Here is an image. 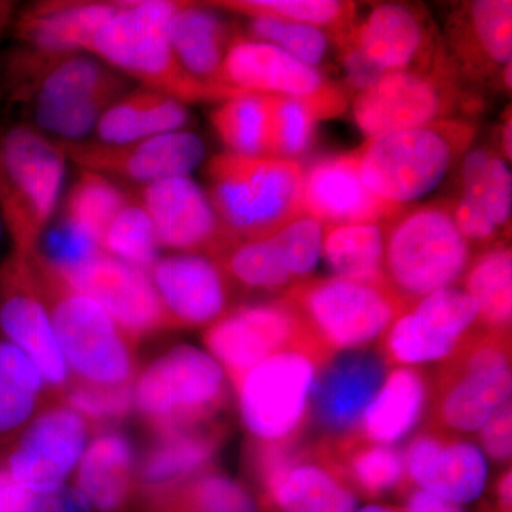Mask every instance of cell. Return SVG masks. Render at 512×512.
<instances>
[{"mask_svg": "<svg viewBox=\"0 0 512 512\" xmlns=\"http://www.w3.org/2000/svg\"><path fill=\"white\" fill-rule=\"evenodd\" d=\"M177 2L126 0L94 35L87 55L136 79L144 89L167 94L181 103L227 100L234 90L200 82L185 72L171 46L170 22Z\"/></svg>", "mask_w": 512, "mask_h": 512, "instance_id": "1", "label": "cell"}, {"mask_svg": "<svg viewBox=\"0 0 512 512\" xmlns=\"http://www.w3.org/2000/svg\"><path fill=\"white\" fill-rule=\"evenodd\" d=\"M208 197L234 241L272 237L303 217L298 160L222 153L207 165Z\"/></svg>", "mask_w": 512, "mask_h": 512, "instance_id": "2", "label": "cell"}, {"mask_svg": "<svg viewBox=\"0 0 512 512\" xmlns=\"http://www.w3.org/2000/svg\"><path fill=\"white\" fill-rule=\"evenodd\" d=\"M67 157L59 141L0 119V217L16 254H35L59 204Z\"/></svg>", "mask_w": 512, "mask_h": 512, "instance_id": "3", "label": "cell"}, {"mask_svg": "<svg viewBox=\"0 0 512 512\" xmlns=\"http://www.w3.org/2000/svg\"><path fill=\"white\" fill-rule=\"evenodd\" d=\"M28 258L67 367L80 382L130 384L136 360L123 330L100 305L74 289L52 262L37 252Z\"/></svg>", "mask_w": 512, "mask_h": 512, "instance_id": "4", "label": "cell"}, {"mask_svg": "<svg viewBox=\"0 0 512 512\" xmlns=\"http://www.w3.org/2000/svg\"><path fill=\"white\" fill-rule=\"evenodd\" d=\"M474 136L470 121L446 119L370 138L355 153L360 177L377 197L404 207L439 187Z\"/></svg>", "mask_w": 512, "mask_h": 512, "instance_id": "5", "label": "cell"}, {"mask_svg": "<svg viewBox=\"0 0 512 512\" xmlns=\"http://www.w3.org/2000/svg\"><path fill=\"white\" fill-rule=\"evenodd\" d=\"M473 262L448 204H431L387 224L386 285L407 306L454 286Z\"/></svg>", "mask_w": 512, "mask_h": 512, "instance_id": "6", "label": "cell"}, {"mask_svg": "<svg viewBox=\"0 0 512 512\" xmlns=\"http://www.w3.org/2000/svg\"><path fill=\"white\" fill-rule=\"evenodd\" d=\"M285 299L329 357L366 348L409 309L387 286L339 278L298 282Z\"/></svg>", "mask_w": 512, "mask_h": 512, "instance_id": "7", "label": "cell"}, {"mask_svg": "<svg viewBox=\"0 0 512 512\" xmlns=\"http://www.w3.org/2000/svg\"><path fill=\"white\" fill-rule=\"evenodd\" d=\"M227 379L210 353L174 346L138 376L134 407L156 434L210 423L227 400Z\"/></svg>", "mask_w": 512, "mask_h": 512, "instance_id": "8", "label": "cell"}, {"mask_svg": "<svg viewBox=\"0 0 512 512\" xmlns=\"http://www.w3.org/2000/svg\"><path fill=\"white\" fill-rule=\"evenodd\" d=\"M128 79L87 53L53 52L20 45L0 56V113H19L37 104L106 96L120 99Z\"/></svg>", "mask_w": 512, "mask_h": 512, "instance_id": "9", "label": "cell"}, {"mask_svg": "<svg viewBox=\"0 0 512 512\" xmlns=\"http://www.w3.org/2000/svg\"><path fill=\"white\" fill-rule=\"evenodd\" d=\"M328 357L312 348H291L268 357L235 387L239 414L252 439H296L309 417L313 387Z\"/></svg>", "mask_w": 512, "mask_h": 512, "instance_id": "10", "label": "cell"}, {"mask_svg": "<svg viewBox=\"0 0 512 512\" xmlns=\"http://www.w3.org/2000/svg\"><path fill=\"white\" fill-rule=\"evenodd\" d=\"M511 392L507 333H471L441 370L434 412L443 429L477 433L511 403Z\"/></svg>", "mask_w": 512, "mask_h": 512, "instance_id": "11", "label": "cell"}, {"mask_svg": "<svg viewBox=\"0 0 512 512\" xmlns=\"http://www.w3.org/2000/svg\"><path fill=\"white\" fill-rule=\"evenodd\" d=\"M457 99L453 64L440 56L429 69L384 74L369 89L357 93L353 114L370 140L446 120Z\"/></svg>", "mask_w": 512, "mask_h": 512, "instance_id": "12", "label": "cell"}, {"mask_svg": "<svg viewBox=\"0 0 512 512\" xmlns=\"http://www.w3.org/2000/svg\"><path fill=\"white\" fill-rule=\"evenodd\" d=\"M204 343L234 387L252 367L286 349L306 346L329 359L309 338L301 319L285 298L249 303L225 313L205 330Z\"/></svg>", "mask_w": 512, "mask_h": 512, "instance_id": "13", "label": "cell"}, {"mask_svg": "<svg viewBox=\"0 0 512 512\" xmlns=\"http://www.w3.org/2000/svg\"><path fill=\"white\" fill-rule=\"evenodd\" d=\"M220 83L237 93L292 97L311 104L320 119L346 109V94L330 83L318 67L256 39L237 37L222 64Z\"/></svg>", "mask_w": 512, "mask_h": 512, "instance_id": "14", "label": "cell"}, {"mask_svg": "<svg viewBox=\"0 0 512 512\" xmlns=\"http://www.w3.org/2000/svg\"><path fill=\"white\" fill-rule=\"evenodd\" d=\"M0 330L42 373L47 386L66 389L69 367L28 256L12 252L0 266Z\"/></svg>", "mask_w": 512, "mask_h": 512, "instance_id": "15", "label": "cell"}, {"mask_svg": "<svg viewBox=\"0 0 512 512\" xmlns=\"http://www.w3.org/2000/svg\"><path fill=\"white\" fill-rule=\"evenodd\" d=\"M62 272L74 289L107 312L131 342L171 328L148 272L103 251Z\"/></svg>", "mask_w": 512, "mask_h": 512, "instance_id": "16", "label": "cell"}, {"mask_svg": "<svg viewBox=\"0 0 512 512\" xmlns=\"http://www.w3.org/2000/svg\"><path fill=\"white\" fill-rule=\"evenodd\" d=\"M59 144L67 160L79 165L80 170L144 185L190 175L205 156L204 141L185 130L123 144L99 140L59 141Z\"/></svg>", "mask_w": 512, "mask_h": 512, "instance_id": "17", "label": "cell"}, {"mask_svg": "<svg viewBox=\"0 0 512 512\" xmlns=\"http://www.w3.org/2000/svg\"><path fill=\"white\" fill-rule=\"evenodd\" d=\"M141 202L158 247L214 258L232 241L207 192L188 175L144 185Z\"/></svg>", "mask_w": 512, "mask_h": 512, "instance_id": "18", "label": "cell"}, {"mask_svg": "<svg viewBox=\"0 0 512 512\" xmlns=\"http://www.w3.org/2000/svg\"><path fill=\"white\" fill-rule=\"evenodd\" d=\"M403 211L366 187L356 154L322 158L303 178V212L323 227L389 224Z\"/></svg>", "mask_w": 512, "mask_h": 512, "instance_id": "19", "label": "cell"}, {"mask_svg": "<svg viewBox=\"0 0 512 512\" xmlns=\"http://www.w3.org/2000/svg\"><path fill=\"white\" fill-rule=\"evenodd\" d=\"M89 424L74 410H43L20 434L8 457L9 476L20 484H63L86 450Z\"/></svg>", "mask_w": 512, "mask_h": 512, "instance_id": "20", "label": "cell"}, {"mask_svg": "<svg viewBox=\"0 0 512 512\" xmlns=\"http://www.w3.org/2000/svg\"><path fill=\"white\" fill-rule=\"evenodd\" d=\"M173 326H211L228 312L229 279L222 266L204 254L158 258L148 272Z\"/></svg>", "mask_w": 512, "mask_h": 512, "instance_id": "21", "label": "cell"}, {"mask_svg": "<svg viewBox=\"0 0 512 512\" xmlns=\"http://www.w3.org/2000/svg\"><path fill=\"white\" fill-rule=\"evenodd\" d=\"M414 488L464 507L478 500L488 480V461L471 441L439 430L417 434L403 453Z\"/></svg>", "mask_w": 512, "mask_h": 512, "instance_id": "22", "label": "cell"}, {"mask_svg": "<svg viewBox=\"0 0 512 512\" xmlns=\"http://www.w3.org/2000/svg\"><path fill=\"white\" fill-rule=\"evenodd\" d=\"M386 366L383 356L365 349L330 357L313 387L309 416L338 440L352 436L382 386Z\"/></svg>", "mask_w": 512, "mask_h": 512, "instance_id": "23", "label": "cell"}, {"mask_svg": "<svg viewBox=\"0 0 512 512\" xmlns=\"http://www.w3.org/2000/svg\"><path fill=\"white\" fill-rule=\"evenodd\" d=\"M356 47L380 72L429 69L436 62L427 20L402 3H383L353 23L338 43Z\"/></svg>", "mask_w": 512, "mask_h": 512, "instance_id": "24", "label": "cell"}, {"mask_svg": "<svg viewBox=\"0 0 512 512\" xmlns=\"http://www.w3.org/2000/svg\"><path fill=\"white\" fill-rule=\"evenodd\" d=\"M121 2L56 0L20 10L12 28L20 45L53 52L87 53L97 30L109 22Z\"/></svg>", "mask_w": 512, "mask_h": 512, "instance_id": "25", "label": "cell"}, {"mask_svg": "<svg viewBox=\"0 0 512 512\" xmlns=\"http://www.w3.org/2000/svg\"><path fill=\"white\" fill-rule=\"evenodd\" d=\"M137 458L126 434L104 430L84 450L76 473V490L92 512H128L140 497Z\"/></svg>", "mask_w": 512, "mask_h": 512, "instance_id": "26", "label": "cell"}, {"mask_svg": "<svg viewBox=\"0 0 512 512\" xmlns=\"http://www.w3.org/2000/svg\"><path fill=\"white\" fill-rule=\"evenodd\" d=\"M224 430L205 423L157 433L137 464V481L143 497L170 490L175 485L210 470L220 451Z\"/></svg>", "mask_w": 512, "mask_h": 512, "instance_id": "27", "label": "cell"}, {"mask_svg": "<svg viewBox=\"0 0 512 512\" xmlns=\"http://www.w3.org/2000/svg\"><path fill=\"white\" fill-rule=\"evenodd\" d=\"M429 397V382L421 370L396 367L384 377L363 414L357 429L360 439L384 446L399 443L423 419Z\"/></svg>", "mask_w": 512, "mask_h": 512, "instance_id": "28", "label": "cell"}, {"mask_svg": "<svg viewBox=\"0 0 512 512\" xmlns=\"http://www.w3.org/2000/svg\"><path fill=\"white\" fill-rule=\"evenodd\" d=\"M237 37L212 6L177 2L170 22L171 46L185 72L200 82L224 87L222 64Z\"/></svg>", "mask_w": 512, "mask_h": 512, "instance_id": "29", "label": "cell"}, {"mask_svg": "<svg viewBox=\"0 0 512 512\" xmlns=\"http://www.w3.org/2000/svg\"><path fill=\"white\" fill-rule=\"evenodd\" d=\"M454 47L470 76L485 77L511 66L512 3L477 0L468 3L454 25Z\"/></svg>", "mask_w": 512, "mask_h": 512, "instance_id": "30", "label": "cell"}, {"mask_svg": "<svg viewBox=\"0 0 512 512\" xmlns=\"http://www.w3.org/2000/svg\"><path fill=\"white\" fill-rule=\"evenodd\" d=\"M188 123L187 104L143 87L111 104L96 133L101 143L123 144L183 131Z\"/></svg>", "mask_w": 512, "mask_h": 512, "instance_id": "31", "label": "cell"}, {"mask_svg": "<svg viewBox=\"0 0 512 512\" xmlns=\"http://www.w3.org/2000/svg\"><path fill=\"white\" fill-rule=\"evenodd\" d=\"M269 512H355L357 497L328 458H299L269 503Z\"/></svg>", "mask_w": 512, "mask_h": 512, "instance_id": "32", "label": "cell"}, {"mask_svg": "<svg viewBox=\"0 0 512 512\" xmlns=\"http://www.w3.org/2000/svg\"><path fill=\"white\" fill-rule=\"evenodd\" d=\"M386 235L387 224L325 227L322 256L335 278L387 286L384 274Z\"/></svg>", "mask_w": 512, "mask_h": 512, "instance_id": "33", "label": "cell"}, {"mask_svg": "<svg viewBox=\"0 0 512 512\" xmlns=\"http://www.w3.org/2000/svg\"><path fill=\"white\" fill-rule=\"evenodd\" d=\"M274 96L242 93L222 101L211 113V124L228 153L274 157L272 148Z\"/></svg>", "mask_w": 512, "mask_h": 512, "instance_id": "34", "label": "cell"}, {"mask_svg": "<svg viewBox=\"0 0 512 512\" xmlns=\"http://www.w3.org/2000/svg\"><path fill=\"white\" fill-rule=\"evenodd\" d=\"M141 512H261L237 480L207 470L170 490L143 497Z\"/></svg>", "mask_w": 512, "mask_h": 512, "instance_id": "35", "label": "cell"}, {"mask_svg": "<svg viewBox=\"0 0 512 512\" xmlns=\"http://www.w3.org/2000/svg\"><path fill=\"white\" fill-rule=\"evenodd\" d=\"M130 198L111 178L80 170L64 201V228L101 249L107 228Z\"/></svg>", "mask_w": 512, "mask_h": 512, "instance_id": "36", "label": "cell"}, {"mask_svg": "<svg viewBox=\"0 0 512 512\" xmlns=\"http://www.w3.org/2000/svg\"><path fill=\"white\" fill-rule=\"evenodd\" d=\"M339 440L329 460L360 493L380 497L402 487L407 474L399 448L357 440L356 434Z\"/></svg>", "mask_w": 512, "mask_h": 512, "instance_id": "37", "label": "cell"}, {"mask_svg": "<svg viewBox=\"0 0 512 512\" xmlns=\"http://www.w3.org/2000/svg\"><path fill=\"white\" fill-rule=\"evenodd\" d=\"M464 291L477 303L478 325L487 332L507 333L512 318L511 249L497 245L471 262Z\"/></svg>", "mask_w": 512, "mask_h": 512, "instance_id": "38", "label": "cell"}, {"mask_svg": "<svg viewBox=\"0 0 512 512\" xmlns=\"http://www.w3.org/2000/svg\"><path fill=\"white\" fill-rule=\"evenodd\" d=\"M46 386L25 353L9 340H0V439L28 427Z\"/></svg>", "mask_w": 512, "mask_h": 512, "instance_id": "39", "label": "cell"}, {"mask_svg": "<svg viewBox=\"0 0 512 512\" xmlns=\"http://www.w3.org/2000/svg\"><path fill=\"white\" fill-rule=\"evenodd\" d=\"M215 9L228 10L247 18H268L301 23L328 30L340 39L356 22V5L335 0H227L211 2Z\"/></svg>", "mask_w": 512, "mask_h": 512, "instance_id": "40", "label": "cell"}, {"mask_svg": "<svg viewBox=\"0 0 512 512\" xmlns=\"http://www.w3.org/2000/svg\"><path fill=\"white\" fill-rule=\"evenodd\" d=\"M386 365L414 367L450 359L463 345L430 320L407 309L384 333Z\"/></svg>", "mask_w": 512, "mask_h": 512, "instance_id": "41", "label": "cell"}, {"mask_svg": "<svg viewBox=\"0 0 512 512\" xmlns=\"http://www.w3.org/2000/svg\"><path fill=\"white\" fill-rule=\"evenodd\" d=\"M214 259L229 281L252 291H279L293 282L281 251L271 237L231 241Z\"/></svg>", "mask_w": 512, "mask_h": 512, "instance_id": "42", "label": "cell"}, {"mask_svg": "<svg viewBox=\"0 0 512 512\" xmlns=\"http://www.w3.org/2000/svg\"><path fill=\"white\" fill-rule=\"evenodd\" d=\"M461 194L480 202L497 228L510 224L512 178L507 161L487 148H474L461 164Z\"/></svg>", "mask_w": 512, "mask_h": 512, "instance_id": "43", "label": "cell"}, {"mask_svg": "<svg viewBox=\"0 0 512 512\" xmlns=\"http://www.w3.org/2000/svg\"><path fill=\"white\" fill-rule=\"evenodd\" d=\"M158 248L150 215L134 198L121 208L101 242V251L146 272L156 264Z\"/></svg>", "mask_w": 512, "mask_h": 512, "instance_id": "44", "label": "cell"}, {"mask_svg": "<svg viewBox=\"0 0 512 512\" xmlns=\"http://www.w3.org/2000/svg\"><path fill=\"white\" fill-rule=\"evenodd\" d=\"M320 116L311 104L292 97L274 96L272 148L274 157L296 160L311 147Z\"/></svg>", "mask_w": 512, "mask_h": 512, "instance_id": "45", "label": "cell"}, {"mask_svg": "<svg viewBox=\"0 0 512 512\" xmlns=\"http://www.w3.org/2000/svg\"><path fill=\"white\" fill-rule=\"evenodd\" d=\"M249 20V32L254 39L279 47L309 66H318L328 52V33L322 29L268 18Z\"/></svg>", "mask_w": 512, "mask_h": 512, "instance_id": "46", "label": "cell"}, {"mask_svg": "<svg viewBox=\"0 0 512 512\" xmlns=\"http://www.w3.org/2000/svg\"><path fill=\"white\" fill-rule=\"evenodd\" d=\"M0 512H92L82 494L66 484H20L0 488Z\"/></svg>", "mask_w": 512, "mask_h": 512, "instance_id": "47", "label": "cell"}, {"mask_svg": "<svg viewBox=\"0 0 512 512\" xmlns=\"http://www.w3.org/2000/svg\"><path fill=\"white\" fill-rule=\"evenodd\" d=\"M303 456L296 439L259 441L251 439L247 447V466L258 488L259 504L266 510L272 498L288 476L291 468Z\"/></svg>", "mask_w": 512, "mask_h": 512, "instance_id": "48", "label": "cell"}, {"mask_svg": "<svg viewBox=\"0 0 512 512\" xmlns=\"http://www.w3.org/2000/svg\"><path fill=\"white\" fill-rule=\"evenodd\" d=\"M64 402L84 420L93 424H113L126 419L134 407V389L124 386L74 383L64 389Z\"/></svg>", "mask_w": 512, "mask_h": 512, "instance_id": "49", "label": "cell"}, {"mask_svg": "<svg viewBox=\"0 0 512 512\" xmlns=\"http://www.w3.org/2000/svg\"><path fill=\"white\" fill-rule=\"evenodd\" d=\"M409 309L461 342L473 333L478 323L476 301L464 289L456 286L429 293Z\"/></svg>", "mask_w": 512, "mask_h": 512, "instance_id": "50", "label": "cell"}, {"mask_svg": "<svg viewBox=\"0 0 512 512\" xmlns=\"http://www.w3.org/2000/svg\"><path fill=\"white\" fill-rule=\"evenodd\" d=\"M323 235L325 227L308 215L299 217L272 235L293 281L306 278L318 265Z\"/></svg>", "mask_w": 512, "mask_h": 512, "instance_id": "51", "label": "cell"}, {"mask_svg": "<svg viewBox=\"0 0 512 512\" xmlns=\"http://www.w3.org/2000/svg\"><path fill=\"white\" fill-rule=\"evenodd\" d=\"M450 210L458 231L467 239L468 244H485L493 241L497 235V225L491 220L483 205L474 198L461 194L457 201L451 202Z\"/></svg>", "mask_w": 512, "mask_h": 512, "instance_id": "52", "label": "cell"}, {"mask_svg": "<svg viewBox=\"0 0 512 512\" xmlns=\"http://www.w3.org/2000/svg\"><path fill=\"white\" fill-rule=\"evenodd\" d=\"M484 456L494 463H507L512 454L511 403L505 404L477 431Z\"/></svg>", "mask_w": 512, "mask_h": 512, "instance_id": "53", "label": "cell"}, {"mask_svg": "<svg viewBox=\"0 0 512 512\" xmlns=\"http://www.w3.org/2000/svg\"><path fill=\"white\" fill-rule=\"evenodd\" d=\"M403 512H464L461 505L450 503L436 495L414 488L406 500Z\"/></svg>", "mask_w": 512, "mask_h": 512, "instance_id": "54", "label": "cell"}, {"mask_svg": "<svg viewBox=\"0 0 512 512\" xmlns=\"http://www.w3.org/2000/svg\"><path fill=\"white\" fill-rule=\"evenodd\" d=\"M16 15V6L13 2L0 0V37L9 28H12L13 19Z\"/></svg>", "mask_w": 512, "mask_h": 512, "instance_id": "55", "label": "cell"}, {"mask_svg": "<svg viewBox=\"0 0 512 512\" xmlns=\"http://www.w3.org/2000/svg\"><path fill=\"white\" fill-rule=\"evenodd\" d=\"M355 512H403L399 508L392 507V505L384 504H367L365 507H357Z\"/></svg>", "mask_w": 512, "mask_h": 512, "instance_id": "56", "label": "cell"}, {"mask_svg": "<svg viewBox=\"0 0 512 512\" xmlns=\"http://www.w3.org/2000/svg\"><path fill=\"white\" fill-rule=\"evenodd\" d=\"M5 225H3L2 217H0V242H2L3 234H5Z\"/></svg>", "mask_w": 512, "mask_h": 512, "instance_id": "57", "label": "cell"}]
</instances>
